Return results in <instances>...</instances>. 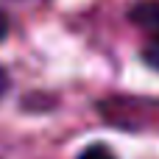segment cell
Segmentation results:
<instances>
[{"instance_id":"obj_1","label":"cell","mask_w":159,"mask_h":159,"mask_svg":"<svg viewBox=\"0 0 159 159\" xmlns=\"http://www.w3.org/2000/svg\"><path fill=\"white\" fill-rule=\"evenodd\" d=\"M78 159H115V154H112L106 145H89V148L81 151Z\"/></svg>"},{"instance_id":"obj_2","label":"cell","mask_w":159,"mask_h":159,"mask_svg":"<svg viewBox=\"0 0 159 159\" xmlns=\"http://www.w3.org/2000/svg\"><path fill=\"white\" fill-rule=\"evenodd\" d=\"M6 89H8V75H6V70L0 67V95H6Z\"/></svg>"},{"instance_id":"obj_3","label":"cell","mask_w":159,"mask_h":159,"mask_svg":"<svg viewBox=\"0 0 159 159\" xmlns=\"http://www.w3.org/2000/svg\"><path fill=\"white\" fill-rule=\"evenodd\" d=\"M6 34H8V17H6V14L0 11V39H3Z\"/></svg>"}]
</instances>
